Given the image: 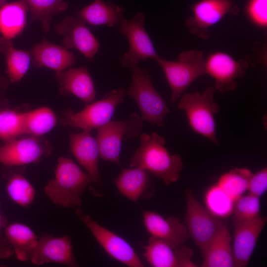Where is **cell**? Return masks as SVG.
<instances>
[{"label": "cell", "instance_id": "obj_36", "mask_svg": "<svg viewBox=\"0 0 267 267\" xmlns=\"http://www.w3.org/2000/svg\"><path fill=\"white\" fill-rule=\"evenodd\" d=\"M267 189V169L266 167L253 174L248 182L247 190L249 194L260 198Z\"/></svg>", "mask_w": 267, "mask_h": 267}, {"label": "cell", "instance_id": "obj_34", "mask_svg": "<svg viewBox=\"0 0 267 267\" xmlns=\"http://www.w3.org/2000/svg\"><path fill=\"white\" fill-rule=\"evenodd\" d=\"M260 198L250 194L242 195L234 201L232 221L244 222L254 220L260 216Z\"/></svg>", "mask_w": 267, "mask_h": 267}, {"label": "cell", "instance_id": "obj_20", "mask_svg": "<svg viewBox=\"0 0 267 267\" xmlns=\"http://www.w3.org/2000/svg\"><path fill=\"white\" fill-rule=\"evenodd\" d=\"M113 182L121 194L134 202L152 197L156 191L148 172L139 167L123 169Z\"/></svg>", "mask_w": 267, "mask_h": 267}, {"label": "cell", "instance_id": "obj_25", "mask_svg": "<svg viewBox=\"0 0 267 267\" xmlns=\"http://www.w3.org/2000/svg\"><path fill=\"white\" fill-rule=\"evenodd\" d=\"M5 238L12 247L16 258L19 261H30L38 237L28 226L20 222H14L4 227Z\"/></svg>", "mask_w": 267, "mask_h": 267}, {"label": "cell", "instance_id": "obj_15", "mask_svg": "<svg viewBox=\"0 0 267 267\" xmlns=\"http://www.w3.org/2000/svg\"><path fill=\"white\" fill-rule=\"evenodd\" d=\"M30 261L37 266L55 263L70 267L78 266L69 235L55 237L44 233L38 238Z\"/></svg>", "mask_w": 267, "mask_h": 267}, {"label": "cell", "instance_id": "obj_1", "mask_svg": "<svg viewBox=\"0 0 267 267\" xmlns=\"http://www.w3.org/2000/svg\"><path fill=\"white\" fill-rule=\"evenodd\" d=\"M140 144L130 163L132 167L140 168L169 185L178 180L183 164L180 156L170 154L165 147V139L156 132L140 136Z\"/></svg>", "mask_w": 267, "mask_h": 267}, {"label": "cell", "instance_id": "obj_33", "mask_svg": "<svg viewBox=\"0 0 267 267\" xmlns=\"http://www.w3.org/2000/svg\"><path fill=\"white\" fill-rule=\"evenodd\" d=\"M23 134V113L9 108L0 110V139L6 142Z\"/></svg>", "mask_w": 267, "mask_h": 267}, {"label": "cell", "instance_id": "obj_18", "mask_svg": "<svg viewBox=\"0 0 267 267\" xmlns=\"http://www.w3.org/2000/svg\"><path fill=\"white\" fill-rule=\"evenodd\" d=\"M266 217L260 216L251 221H232L234 231L232 251L234 267H246L258 239L267 222Z\"/></svg>", "mask_w": 267, "mask_h": 267}, {"label": "cell", "instance_id": "obj_3", "mask_svg": "<svg viewBox=\"0 0 267 267\" xmlns=\"http://www.w3.org/2000/svg\"><path fill=\"white\" fill-rule=\"evenodd\" d=\"M162 68L172 90L170 102H176L185 89L195 80L206 74L205 60L200 50H191L180 53L176 61L159 56L154 59Z\"/></svg>", "mask_w": 267, "mask_h": 267}, {"label": "cell", "instance_id": "obj_26", "mask_svg": "<svg viewBox=\"0 0 267 267\" xmlns=\"http://www.w3.org/2000/svg\"><path fill=\"white\" fill-rule=\"evenodd\" d=\"M29 8L25 0L6 3L0 7V33L9 40L15 38L24 30Z\"/></svg>", "mask_w": 267, "mask_h": 267}, {"label": "cell", "instance_id": "obj_5", "mask_svg": "<svg viewBox=\"0 0 267 267\" xmlns=\"http://www.w3.org/2000/svg\"><path fill=\"white\" fill-rule=\"evenodd\" d=\"M132 82L127 94L133 98L141 113L142 120L162 126L170 112L165 100L155 89L150 74L138 65L130 68Z\"/></svg>", "mask_w": 267, "mask_h": 267}, {"label": "cell", "instance_id": "obj_29", "mask_svg": "<svg viewBox=\"0 0 267 267\" xmlns=\"http://www.w3.org/2000/svg\"><path fill=\"white\" fill-rule=\"evenodd\" d=\"M31 13V22L40 21L44 32L48 33L53 15L65 11L68 3L63 0H25Z\"/></svg>", "mask_w": 267, "mask_h": 267}, {"label": "cell", "instance_id": "obj_6", "mask_svg": "<svg viewBox=\"0 0 267 267\" xmlns=\"http://www.w3.org/2000/svg\"><path fill=\"white\" fill-rule=\"evenodd\" d=\"M142 119L133 113L126 120L110 121L97 129L96 139L99 157L120 166V153L122 141L138 136L142 129Z\"/></svg>", "mask_w": 267, "mask_h": 267}, {"label": "cell", "instance_id": "obj_4", "mask_svg": "<svg viewBox=\"0 0 267 267\" xmlns=\"http://www.w3.org/2000/svg\"><path fill=\"white\" fill-rule=\"evenodd\" d=\"M215 92V89L211 86L202 93L197 91L186 93L181 97L178 108L185 112L193 131L217 146L214 116L219 112L220 106L214 101Z\"/></svg>", "mask_w": 267, "mask_h": 267}, {"label": "cell", "instance_id": "obj_8", "mask_svg": "<svg viewBox=\"0 0 267 267\" xmlns=\"http://www.w3.org/2000/svg\"><path fill=\"white\" fill-rule=\"evenodd\" d=\"M144 14L140 12L131 19L124 17L120 20L119 32L127 38L129 44L128 51L119 59L121 66L130 68L140 60H154L159 56L144 28Z\"/></svg>", "mask_w": 267, "mask_h": 267}, {"label": "cell", "instance_id": "obj_16", "mask_svg": "<svg viewBox=\"0 0 267 267\" xmlns=\"http://www.w3.org/2000/svg\"><path fill=\"white\" fill-rule=\"evenodd\" d=\"M58 34L63 37L62 44L66 49L75 48L86 58H92L100 44L83 20L73 16L65 17L55 26Z\"/></svg>", "mask_w": 267, "mask_h": 267}, {"label": "cell", "instance_id": "obj_28", "mask_svg": "<svg viewBox=\"0 0 267 267\" xmlns=\"http://www.w3.org/2000/svg\"><path fill=\"white\" fill-rule=\"evenodd\" d=\"M24 134L41 136L51 131L57 124L54 112L47 107H42L23 113Z\"/></svg>", "mask_w": 267, "mask_h": 267}, {"label": "cell", "instance_id": "obj_10", "mask_svg": "<svg viewBox=\"0 0 267 267\" xmlns=\"http://www.w3.org/2000/svg\"><path fill=\"white\" fill-rule=\"evenodd\" d=\"M75 214L110 257L128 267H144L134 248L125 239L100 225L81 208H77Z\"/></svg>", "mask_w": 267, "mask_h": 267}, {"label": "cell", "instance_id": "obj_38", "mask_svg": "<svg viewBox=\"0 0 267 267\" xmlns=\"http://www.w3.org/2000/svg\"><path fill=\"white\" fill-rule=\"evenodd\" d=\"M9 108L8 100L5 94V89H0V111Z\"/></svg>", "mask_w": 267, "mask_h": 267}, {"label": "cell", "instance_id": "obj_11", "mask_svg": "<svg viewBox=\"0 0 267 267\" xmlns=\"http://www.w3.org/2000/svg\"><path fill=\"white\" fill-rule=\"evenodd\" d=\"M51 151L49 143L41 136L16 138L0 146V163L8 167L38 163Z\"/></svg>", "mask_w": 267, "mask_h": 267}, {"label": "cell", "instance_id": "obj_12", "mask_svg": "<svg viewBox=\"0 0 267 267\" xmlns=\"http://www.w3.org/2000/svg\"><path fill=\"white\" fill-rule=\"evenodd\" d=\"M90 133L86 130H83L80 133L71 132L70 147L79 163L87 171L92 179V184L89 187L91 193L96 197H101L103 193L100 189L99 147L96 138L91 135Z\"/></svg>", "mask_w": 267, "mask_h": 267}, {"label": "cell", "instance_id": "obj_13", "mask_svg": "<svg viewBox=\"0 0 267 267\" xmlns=\"http://www.w3.org/2000/svg\"><path fill=\"white\" fill-rule=\"evenodd\" d=\"M248 67L246 61H237L222 52L214 53L205 60L206 74L215 79V89L220 93L235 89V80L243 77Z\"/></svg>", "mask_w": 267, "mask_h": 267}, {"label": "cell", "instance_id": "obj_22", "mask_svg": "<svg viewBox=\"0 0 267 267\" xmlns=\"http://www.w3.org/2000/svg\"><path fill=\"white\" fill-rule=\"evenodd\" d=\"M55 75L62 93L72 94L87 104L95 100L94 85L86 67L68 68Z\"/></svg>", "mask_w": 267, "mask_h": 267}, {"label": "cell", "instance_id": "obj_9", "mask_svg": "<svg viewBox=\"0 0 267 267\" xmlns=\"http://www.w3.org/2000/svg\"><path fill=\"white\" fill-rule=\"evenodd\" d=\"M186 226L203 256L211 241L223 224L219 218L202 206L190 189L185 190Z\"/></svg>", "mask_w": 267, "mask_h": 267}, {"label": "cell", "instance_id": "obj_39", "mask_svg": "<svg viewBox=\"0 0 267 267\" xmlns=\"http://www.w3.org/2000/svg\"><path fill=\"white\" fill-rule=\"evenodd\" d=\"M10 82L8 79L0 74V88L6 89L9 86Z\"/></svg>", "mask_w": 267, "mask_h": 267}, {"label": "cell", "instance_id": "obj_35", "mask_svg": "<svg viewBox=\"0 0 267 267\" xmlns=\"http://www.w3.org/2000/svg\"><path fill=\"white\" fill-rule=\"evenodd\" d=\"M246 11L250 19L258 26L267 25V0H250Z\"/></svg>", "mask_w": 267, "mask_h": 267}, {"label": "cell", "instance_id": "obj_40", "mask_svg": "<svg viewBox=\"0 0 267 267\" xmlns=\"http://www.w3.org/2000/svg\"><path fill=\"white\" fill-rule=\"evenodd\" d=\"M7 2V0H0V7L6 4Z\"/></svg>", "mask_w": 267, "mask_h": 267}, {"label": "cell", "instance_id": "obj_23", "mask_svg": "<svg viewBox=\"0 0 267 267\" xmlns=\"http://www.w3.org/2000/svg\"><path fill=\"white\" fill-rule=\"evenodd\" d=\"M231 236L223 224L210 243L201 265L202 267H234L231 245Z\"/></svg>", "mask_w": 267, "mask_h": 267}, {"label": "cell", "instance_id": "obj_30", "mask_svg": "<svg viewBox=\"0 0 267 267\" xmlns=\"http://www.w3.org/2000/svg\"><path fill=\"white\" fill-rule=\"evenodd\" d=\"M10 198L19 206L27 208L34 202L36 190L30 182L21 173L11 175L6 186Z\"/></svg>", "mask_w": 267, "mask_h": 267}, {"label": "cell", "instance_id": "obj_31", "mask_svg": "<svg viewBox=\"0 0 267 267\" xmlns=\"http://www.w3.org/2000/svg\"><path fill=\"white\" fill-rule=\"evenodd\" d=\"M252 175L247 169L236 168L222 175L217 184L235 201L247 190Z\"/></svg>", "mask_w": 267, "mask_h": 267}, {"label": "cell", "instance_id": "obj_2", "mask_svg": "<svg viewBox=\"0 0 267 267\" xmlns=\"http://www.w3.org/2000/svg\"><path fill=\"white\" fill-rule=\"evenodd\" d=\"M92 184L89 174L82 170L71 159L60 157L55 170V177L44 186V191L56 206L80 207L82 195Z\"/></svg>", "mask_w": 267, "mask_h": 267}, {"label": "cell", "instance_id": "obj_19", "mask_svg": "<svg viewBox=\"0 0 267 267\" xmlns=\"http://www.w3.org/2000/svg\"><path fill=\"white\" fill-rule=\"evenodd\" d=\"M142 215L144 224L148 233L174 247L183 245L189 237L185 224L176 217L164 218L151 211H143Z\"/></svg>", "mask_w": 267, "mask_h": 267}, {"label": "cell", "instance_id": "obj_32", "mask_svg": "<svg viewBox=\"0 0 267 267\" xmlns=\"http://www.w3.org/2000/svg\"><path fill=\"white\" fill-rule=\"evenodd\" d=\"M207 209L218 218H225L232 214L234 201L217 184L206 192Z\"/></svg>", "mask_w": 267, "mask_h": 267}, {"label": "cell", "instance_id": "obj_17", "mask_svg": "<svg viewBox=\"0 0 267 267\" xmlns=\"http://www.w3.org/2000/svg\"><path fill=\"white\" fill-rule=\"evenodd\" d=\"M143 248V256L151 267H197L192 261V250L184 244L175 247L163 240L151 236Z\"/></svg>", "mask_w": 267, "mask_h": 267}, {"label": "cell", "instance_id": "obj_21", "mask_svg": "<svg viewBox=\"0 0 267 267\" xmlns=\"http://www.w3.org/2000/svg\"><path fill=\"white\" fill-rule=\"evenodd\" d=\"M35 66L45 67L58 73L75 63L76 58L65 47L52 44L44 39L29 51Z\"/></svg>", "mask_w": 267, "mask_h": 267}, {"label": "cell", "instance_id": "obj_37", "mask_svg": "<svg viewBox=\"0 0 267 267\" xmlns=\"http://www.w3.org/2000/svg\"><path fill=\"white\" fill-rule=\"evenodd\" d=\"M6 225V221L0 212V258H9L14 253L13 250L6 238L1 235L2 229Z\"/></svg>", "mask_w": 267, "mask_h": 267}, {"label": "cell", "instance_id": "obj_14", "mask_svg": "<svg viewBox=\"0 0 267 267\" xmlns=\"http://www.w3.org/2000/svg\"><path fill=\"white\" fill-rule=\"evenodd\" d=\"M193 16L186 21L189 31L206 39L209 36V27L219 22L227 13L238 11L231 0H201L192 8Z\"/></svg>", "mask_w": 267, "mask_h": 267}, {"label": "cell", "instance_id": "obj_7", "mask_svg": "<svg viewBox=\"0 0 267 267\" xmlns=\"http://www.w3.org/2000/svg\"><path fill=\"white\" fill-rule=\"evenodd\" d=\"M126 93L119 88L106 93L100 100L86 105L78 112L68 109L62 117V123L83 130L91 131L110 121L118 105L124 101Z\"/></svg>", "mask_w": 267, "mask_h": 267}, {"label": "cell", "instance_id": "obj_27", "mask_svg": "<svg viewBox=\"0 0 267 267\" xmlns=\"http://www.w3.org/2000/svg\"><path fill=\"white\" fill-rule=\"evenodd\" d=\"M0 54L5 59L8 79L10 83H18L24 76L31 61L29 51L16 48L11 40L0 38Z\"/></svg>", "mask_w": 267, "mask_h": 267}, {"label": "cell", "instance_id": "obj_24", "mask_svg": "<svg viewBox=\"0 0 267 267\" xmlns=\"http://www.w3.org/2000/svg\"><path fill=\"white\" fill-rule=\"evenodd\" d=\"M124 9L111 1L95 0L79 10L77 17L85 22L94 26L114 27L124 18Z\"/></svg>", "mask_w": 267, "mask_h": 267}]
</instances>
